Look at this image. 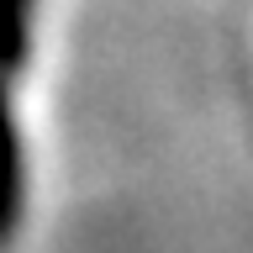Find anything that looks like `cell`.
Segmentation results:
<instances>
[{
  "label": "cell",
  "mask_w": 253,
  "mask_h": 253,
  "mask_svg": "<svg viewBox=\"0 0 253 253\" xmlns=\"http://www.w3.org/2000/svg\"><path fill=\"white\" fill-rule=\"evenodd\" d=\"M27 27H32V0H0V69L21 63Z\"/></svg>",
  "instance_id": "obj_1"
}]
</instances>
